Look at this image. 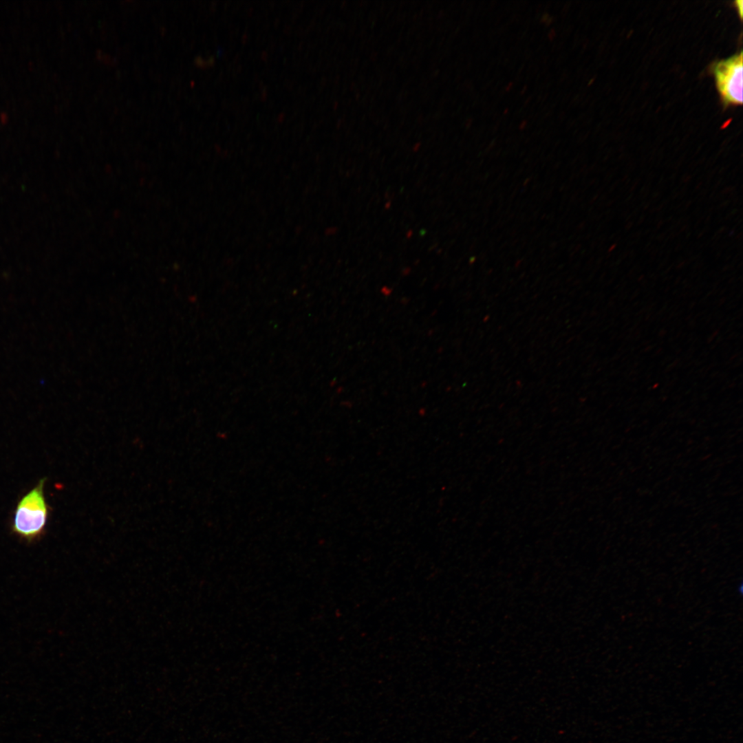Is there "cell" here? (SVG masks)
Returning <instances> with one entry per match:
<instances>
[{
    "mask_svg": "<svg viewBox=\"0 0 743 743\" xmlns=\"http://www.w3.org/2000/svg\"><path fill=\"white\" fill-rule=\"evenodd\" d=\"M735 4H736L737 11L739 12L740 17L742 19V1H736Z\"/></svg>",
    "mask_w": 743,
    "mask_h": 743,
    "instance_id": "obj_3",
    "label": "cell"
},
{
    "mask_svg": "<svg viewBox=\"0 0 743 743\" xmlns=\"http://www.w3.org/2000/svg\"><path fill=\"white\" fill-rule=\"evenodd\" d=\"M742 51L711 66L717 89L725 106L742 104Z\"/></svg>",
    "mask_w": 743,
    "mask_h": 743,
    "instance_id": "obj_2",
    "label": "cell"
},
{
    "mask_svg": "<svg viewBox=\"0 0 743 743\" xmlns=\"http://www.w3.org/2000/svg\"><path fill=\"white\" fill-rule=\"evenodd\" d=\"M42 478L18 502L14 510L11 530L21 539L32 543L44 534L50 508L44 494Z\"/></svg>",
    "mask_w": 743,
    "mask_h": 743,
    "instance_id": "obj_1",
    "label": "cell"
}]
</instances>
